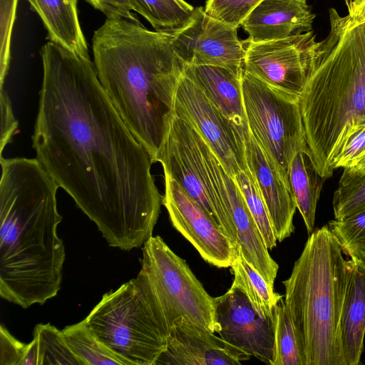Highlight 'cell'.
<instances>
[{"instance_id":"cell-1","label":"cell","mask_w":365,"mask_h":365,"mask_svg":"<svg viewBox=\"0 0 365 365\" xmlns=\"http://www.w3.org/2000/svg\"><path fill=\"white\" fill-rule=\"evenodd\" d=\"M40 53L36 158L109 246L140 247L153 236L163 200L149 153L115 110L89 56L51 41Z\"/></svg>"},{"instance_id":"cell-2","label":"cell","mask_w":365,"mask_h":365,"mask_svg":"<svg viewBox=\"0 0 365 365\" xmlns=\"http://www.w3.org/2000/svg\"><path fill=\"white\" fill-rule=\"evenodd\" d=\"M0 297L24 309L61 288L65 261L57 234L59 187L36 158L1 157Z\"/></svg>"},{"instance_id":"cell-3","label":"cell","mask_w":365,"mask_h":365,"mask_svg":"<svg viewBox=\"0 0 365 365\" xmlns=\"http://www.w3.org/2000/svg\"><path fill=\"white\" fill-rule=\"evenodd\" d=\"M171 40L170 34L124 18L106 19L93 36L98 78L153 163L158 162L166 140L185 66Z\"/></svg>"},{"instance_id":"cell-4","label":"cell","mask_w":365,"mask_h":365,"mask_svg":"<svg viewBox=\"0 0 365 365\" xmlns=\"http://www.w3.org/2000/svg\"><path fill=\"white\" fill-rule=\"evenodd\" d=\"M320 44L299 100L312 162L324 179L346 140L365 126V23L350 26L329 10Z\"/></svg>"},{"instance_id":"cell-5","label":"cell","mask_w":365,"mask_h":365,"mask_svg":"<svg viewBox=\"0 0 365 365\" xmlns=\"http://www.w3.org/2000/svg\"><path fill=\"white\" fill-rule=\"evenodd\" d=\"M343 254L327 225L314 230L282 282L304 365H346L339 328L348 279Z\"/></svg>"},{"instance_id":"cell-6","label":"cell","mask_w":365,"mask_h":365,"mask_svg":"<svg viewBox=\"0 0 365 365\" xmlns=\"http://www.w3.org/2000/svg\"><path fill=\"white\" fill-rule=\"evenodd\" d=\"M143 246L141 269L135 279L166 337L180 317L217 333L214 297L186 261L160 236H152Z\"/></svg>"},{"instance_id":"cell-7","label":"cell","mask_w":365,"mask_h":365,"mask_svg":"<svg viewBox=\"0 0 365 365\" xmlns=\"http://www.w3.org/2000/svg\"><path fill=\"white\" fill-rule=\"evenodd\" d=\"M84 319L125 365H155L165 348L166 336L135 278L106 293Z\"/></svg>"},{"instance_id":"cell-8","label":"cell","mask_w":365,"mask_h":365,"mask_svg":"<svg viewBox=\"0 0 365 365\" xmlns=\"http://www.w3.org/2000/svg\"><path fill=\"white\" fill-rule=\"evenodd\" d=\"M241 88L250 132L287 173L297 153H309L299 102L245 71L241 76Z\"/></svg>"},{"instance_id":"cell-9","label":"cell","mask_w":365,"mask_h":365,"mask_svg":"<svg viewBox=\"0 0 365 365\" xmlns=\"http://www.w3.org/2000/svg\"><path fill=\"white\" fill-rule=\"evenodd\" d=\"M243 42L244 71L299 102L320 44L313 31L278 40Z\"/></svg>"},{"instance_id":"cell-10","label":"cell","mask_w":365,"mask_h":365,"mask_svg":"<svg viewBox=\"0 0 365 365\" xmlns=\"http://www.w3.org/2000/svg\"><path fill=\"white\" fill-rule=\"evenodd\" d=\"M158 162L161 163L164 173L175 179L237 246L234 227L224 215L213 193L200 149L197 133L175 115Z\"/></svg>"},{"instance_id":"cell-11","label":"cell","mask_w":365,"mask_h":365,"mask_svg":"<svg viewBox=\"0 0 365 365\" xmlns=\"http://www.w3.org/2000/svg\"><path fill=\"white\" fill-rule=\"evenodd\" d=\"M173 113L202 138L232 178L240 171H247L243 135L205 93L183 75L177 86Z\"/></svg>"},{"instance_id":"cell-12","label":"cell","mask_w":365,"mask_h":365,"mask_svg":"<svg viewBox=\"0 0 365 365\" xmlns=\"http://www.w3.org/2000/svg\"><path fill=\"white\" fill-rule=\"evenodd\" d=\"M172 46L185 66L222 67L241 78L245 49L237 28L209 16L202 6L181 29L172 34Z\"/></svg>"},{"instance_id":"cell-13","label":"cell","mask_w":365,"mask_h":365,"mask_svg":"<svg viewBox=\"0 0 365 365\" xmlns=\"http://www.w3.org/2000/svg\"><path fill=\"white\" fill-rule=\"evenodd\" d=\"M201 153L217 202L235 229L237 245L247 261L274 287L279 266L269 255L240 187L208 145L202 146Z\"/></svg>"},{"instance_id":"cell-14","label":"cell","mask_w":365,"mask_h":365,"mask_svg":"<svg viewBox=\"0 0 365 365\" xmlns=\"http://www.w3.org/2000/svg\"><path fill=\"white\" fill-rule=\"evenodd\" d=\"M164 179L162 204L173 226L194 246L206 262L219 268L230 267L237 246L175 179L165 173Z\"/></svg>"},{"instance_id":"cell-15","label":"cell","mask_w":365,"mask_h":365,"mask_svg":"<svg viewBox=\"0 0 365 365\" xmlns=\"http://www.w3.org/2000/svg\"><path fill=\"white\" fill-rule=\"evenodd\" d=\"M217 334L250 356L272 365L274 357V315L264 317L235 284L214 297Z\"/></svg>"},{"instance_id":"cell-16","label":"cell","mask_w":365,"mask_h":365,"mask_svg":"<svg viewBox=\"0 0 365 365\" xmlns=\"http://www.w3.org/2000/svg\"><path fill=\"white\" fill-rule=\"evenodd\" d=\"M245 156L247 168L258 187L278 242L294 231L297 207L288 175L256 140L248 128L244 130Z\"/></svg>"},{"instance_id":"cell-17","label":"cell","mask_w":365,"mask_h":365,"mask_svg":"<svg viewBox=\"0 0 365 365\" xmlns=\"http://www.w3.org/2000/svg\"><path fill=\"white\" fill-rule=\"evenodd\" d=\"M250 357L215 333L180 317L155 365H237Z\"/></svg>"},{"instance_id":"cell-18","label":"cell","mask_w":365,"mask_h":365,"mask_svg":"<svg viewBox=\"0 0 365 365\" xmlns=\"http://www.w3.org/2000/svg\"><path fill=\"white\" fill-rule=\"evenodd\" d=\"M314 16L306 0H262L240 26L258 43L312 31Z\"/></svg>"},{"instance_id":"cell-19","label":"cell","mask_w":365,"mask_h":365,"mask_svg":"<svg viewBox=\"0 0 365 365\" xmlns=\"http://www.w3.org/2000/svg\"><path fill=\"white\" fill-rule=\"evenodd\" d=\"M182 75L196 85L243 135L248 126L241 78L227 68L209 65L185 66Z\"/></svg>"},{"instance_id":"cell-20","label":"cell","mask_w":365,"mask_h":365,"mask_svg":"<svg viewBox=\"0 0 365 365\" xmlns=\"http://www.w3.org/2000/svg\"><path fill=\"white\" fill-rule=\"evenodd\" d=\"M348 279L340 318V340L346 365H359L365 335V270L347 260Z\"/></svg>"},{"instance_id":"cell-21","label":"cell","mask_w":365,"mask_h":365,"mask_svg":"<svg viewBox=\"0 0 365 365\" xmlns=\"http://www.w3.org/2000/svg\"><path fill=\"white\" fill-rule=\"evenodd\" d=\"M38 14L50 41L84 56H89L81 29L77 0H27Z\"/></svg>"},{"instance_id":"cell-22","label":"cell","mask_w":365,"mask_h":365,"mask_svg":"<svg viewBox=\"0 0 365 365\" xmlns=\"http://www.w3.org/2000/svg\"><path fill=\"white\" fill-rule=\"evenodd\" d=\"M287 174L296 207L310 235L314 230L317 206L326 179L315 169L310 153L303 151L295 155Z\"/></svg>"},{"instance_id":"cell-23","label":"cell","mask_w":365,"mask_h":365,"mask_svg":"<svg viewBox=\"0 0 365 365\" xmlns=\"http://www.w3.org/2000/svg\"><path fill=\"white\" fill-rule=\"evenodd\" d=\"M234 279L255 309L264 317H272L278 301L283 297L275 292L262 274L244 257L237 245L236 255L230 267Z\"/></svg>"},{"instance_id":"cell-24","label":"cell","mask_w":365,"mask_h":365,"mask_svg":"<svg viewBox=\"0 0 365 365\" xmlns=\"http://www.w3.org/2000/svg\"><path fill=\"white\" fill-rule=\"evenodd\" d=\"M155 31L173 34L190 21L195 7L184 0H127Z\"/></svg>"},{"instance_id":"cell-25","label":"cell","mask_w":365,"mask_h":365,"mask_svg":"<svg viewBox=\"0 0 365 365\" xmlns=\"http://www.w3.org/2000/svg\"><path fill=\"white\" fill-rule=\"evenodd\" d=\"M61 331L68 346L84 365H125L123 360L99 341L85 319L67 326Z\"/></svg>"},{"instance_id":"cell-26","label":"cell","mask_w":365,"mask_h":365,"mask_svg":"<svg viewBox=\"0 0 365 365\" xmlns=\"http://www.w3.org/2000/svg\"><path fill=\"white\" fill-rule=\"evenodd\" d=\"M274 357L272 365H304L299 340L283 297L274 307Z\"/></svg>"},{"instance_id":"cell-27","label":"cell","mask_w":365,"mask_h":365,"mask_svg":"<svg viewBox=\"0 0 365 365\" xmlns=\"http://www.w3.org/2000/svg\"><path fill=\"white\" fill-rule=\"evenodd\" d=\"M343 253L365 270V210L341 220L329 222Z\"/></svg>"},{"instance_id":"cell-28","label":"cell","mask_w":365,"mask_h":365,"mask_svg":"<svg viewBox=\"0 0 365 365\" xmlns=\"http://www.w3.org/2000/svg\"><path fill=\"white\" fill-rule=\"evenodd\" d=\"M335 220L365 210V173L344 168L332 200Z\"/></svg>"},{"instance_id":"cell-29","label":"cell","mask_w":365,"mask_h":365,"mask_svg":"<svg viewBox=\"0 0 365 365\" xmlns=\"http://www.w3.org/2000/svg\"><path fill=\"white\" fill-rule=\"evenodd\" d=\"M38 346V365H84L66 343L62 331L48 324H37L33 332Z\"/></svg>"},{"instance_id":"cell-30","label":"cell","mask_w":365,"mask_h":365,"mask_svg":"<svg viewBox=\"0 0 365 365\" xmlns=\"http://www.w3.org/2000/svg\"><path fill=\"white\" fill-rule=\"evenodd\" d=\"M234 179L243 195L267 247L272 250L277 246V240L255 180L249 170L240 171Z\"/></svg>"},{"instance_id":"cell-31","label":"cell","mask_w":365,"mask_h":365,"mask_svg":"<svg viewBox=\"0 0 365 365\" xmlns=\"http://www.w3.org/2000/svg\"><path fill=\"white\" fill-rule=\"evenodd\" d=\"M262 0H207L205 12L212 18L238 28Z\"/></svg>"},{"instance_id":"cell-32","label":"cell","mask_w":365,"mask_h":365,"mask_svg":"<svg viewBox=\"0 0 365 365\" xmlns=\"http://www.w3.org/2000/svg\"><path fill=\"white\" fill-rule=\"evenodd\" d=\"M18 0H0V83L3 88L9 68L11 59V40L16 19Z\"/></svg>"},{"instance_id":"cell-33","label":"cell","mask_w":365,"mask_h":365,"mask_svg":"<svg viewBox=\"0 0 365 365\" xmlns=\"http://www.w3.org/2000/svg\"><path fill=\"white\" fill-rule=\"evenodd\" d=\"M365 155V126L353 133L336 154L331 164L334 171L339 168L354 166Z\"/></svg>"},{"instance_id":"cell-34","label":"cell","mask_w":365,"mask_h":365,"mask_svg":"<svg viewBox=\"0 0 365 365\" xmlns=\"http://www.w3.org/2000/svg\"><path fill=\"white\" fill-rule=\"evenodd\" d=\"M27 344L18 341L3 325L0 327V365H20Z\"/></svg>"},{"instance_id":"cell-35","label":"cell","mask_w":365,"mask_h":365,"mask_svg":"<svg viewBox=\"0 0 365 365\" xmlns=\"http://www.w3.org/2000/svg\"><path fill=\"white\" fill-rule=\"evenodd\" d=\"M0 103L1 116L0 151L2 157L4 148L11 142L12 136L18 127V122L13 113L9 96L4 88H1Z\"/></svg>"},{"instance_id":"cell-36","label":"cell","mask_w":365,"mask_h":365,"mask_svg":"<svg viewBox=\"0 0 365 365\" xmlns=\"http://www.w3.org/2000/svg\"><path fill=\"white\" fill-rule=\"evenodd\" d=\"M96 9L102 12L106 19L124 18L137 21L127 0H86Z\"/></svg>"},{"instance_id":"cell-37","label":"cell","mask_w":365,"mask_h":365,"mask_svg":"<svg viewBox=\"0 0 365 365\" xmlns=\"http://www.w3.org/2000/svg\"><path fill=\"white\" fill-rule=\"evenodd\" d=\"M348 14L346 16L350 26L365 23V0H345Z\"/></svg>"},{"instance_id":"cell-38","label":"cell","mask_w":365,"mask_h":365,"mask_svg":"<svg viewBox=\"0 0 365 365\" xmlns=\"http://www.w3.org/2000/svg\"><path fill=\"white\" fill-rule=\"evenodd\" d=\"M20 365H38V346L36 337L34 336L32 341L27 344Z\"/></svg>"},{"instance_id":"cell-39","label":"cell","mask_w":365,"mask_h":365,"mask_svg":"<svg viewBox=\"0 0 365 365\" xmlns=\"http://www.w3.org/2000/svg\"><path fill=\"white\" fill-rule=\"evenodd\" d=\"M358 173H365V155L351 168H346Z\"/></svg>"}]
</instances>
